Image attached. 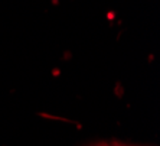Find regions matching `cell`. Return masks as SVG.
Masks as SVG:
<instances>
[{"label": "cell", "mask_w": 160, "mask_h": 146, "mask_svg": "<svg viewBox=\"0 0 160 146\" xmlns=\"http://www.w3.org/2000/svg\"><path fill=\"white\" fill-rule=\"evenodd\" d=\"M110 146H131V145H124V143H118V142H114V143H110Z\"/></svg>", "instance_id": "1"}, {"label": "cell", "mask_w": 160, "mask_h": 146, "mask_svg": "<svg viewBox=\"0 0 160 146\" xmlns=\"http://www.w3.org/2000/svg\"><path fill=\"white\" fill-rule=\"evenodd\" d=\"M89 146H110V143H95V145H89Z\"/></svg>", "instance_id": "2"}]
</instances>
